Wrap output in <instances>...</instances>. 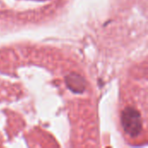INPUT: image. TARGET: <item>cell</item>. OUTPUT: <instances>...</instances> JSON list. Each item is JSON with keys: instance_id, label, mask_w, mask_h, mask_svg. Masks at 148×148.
Wrapping results in <instances>:
<instances>
[{"instance_id": "1", "label": "cell", "mask_w": 148, "mask_h": 148, "mask_svg": "<svg viewBox=\"0 0 148 148\" xmlns=\"http://www.w3.org/2000/svg\"><path fill=\"white\" fill-rule=\"evenodd\" d=\"M121 123L126 133L131 136L140 134L142 127L140 114L133 108H127L121 114Z\"/></svg>"}]
</instances>
